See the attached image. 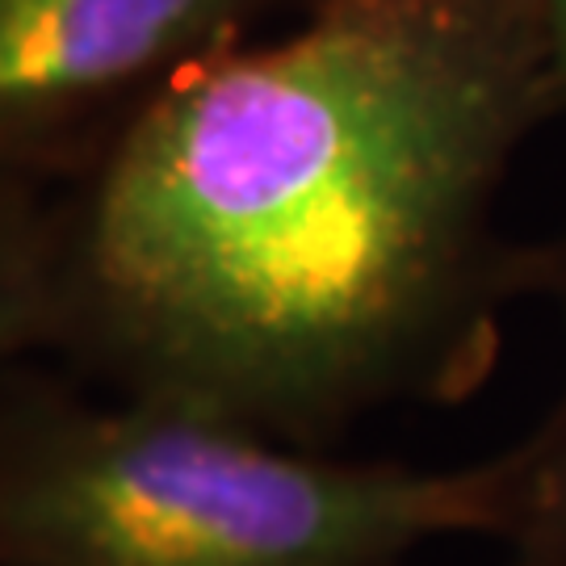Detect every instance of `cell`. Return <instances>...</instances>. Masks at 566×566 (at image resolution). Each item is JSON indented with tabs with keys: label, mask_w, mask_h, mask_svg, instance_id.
<instances>
[{
	"label": "cell",
	"mask_w": 566,
	"mask_h": 566,
	"mask_svg": "<svg viewBox=\"0 0 566 566\" xmlns=\"http://www.w3.org/2000/svg\"><path fill=\"white\" fill-rule=\"evenodd\" d=\"M558 118L516 0H315L160 81L63 206V340L114 390L319 449L458 399L525 256L495 202Z\"/></svg>",
	"instance_id": "6da1fadb"
},
{
	"label": "cell",
	"mask_w": 566,
	"mask_h": 566,
	"mask_svg": "<svg viewBox=\"0 0 566 566\" xmlns=\"http://www.w3.org/2000/svg\"><path fill=\"white\" fill-rule=\"evenodd\" d=\"M504 507V453L340 462L181 399L0 374V566H403L500 537Z\"/></svg>",
	"instance_id": "7a4b0ae2"
},
{
	"label": "cell",
	"mask_w": 566,
	"mask_h": 566,
	"mask_svg": "<svg viewBox=\"0 0 566 566\" xmlns=\"http://www.w3.org/2000/svg\"><path fill=\"white\" fill-rule=\"evenodd\" d=\"M264 0H0V168L231 42Z\"/></svg>",
	"instance_id": "3957f363"
},
{
	"label": "cell",
	"mask_w": 566,
	"mask_h": 566,
	"mask_svg": "<svg viewBox=\"0 0 566 566\" xmlns=\"http://www.w3.org/2000/svg\"><path fill=\"white\" fill-rule=\"evenodd\" d=\"M525 290L546 294L566 332V227L525 256ZM507 507L500 542L512 566H566V378L542 428L504 449Z\"/></svg>",
	"instance_id": "277c9868"
},
{
	"label": "cell",
	"mask_w": 566,
	"mask_h": 566,
	"mask_svg": "<svg viewBox=\"0 0 566 566\" xmlns=\"http://www.w3.org/2000/svg\"><path fill=\"white\" fill-rule=\"evenodd\" d=\"M63 340V210L0 168V374Z\"/></svg>",
	"instance_id": "5b68a950"
},
{
	"label": "cell",
	"mask_w": 566,
	"mask_h": 566,
	"mask_svg": "<svg viewBox=\"0 0 566 566\" xmlns=\"http://www.w3.org/2000/svg\"><path fill=\"white\" fill-rule=\"evenodd\" d=\"M537 25V39L546 46V72L549 93H554V109L558 118L566 114V0H516Z\"/></svg>",
	"instance_id": "8992f818"
}]
</instances>
